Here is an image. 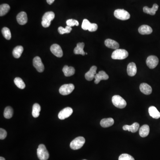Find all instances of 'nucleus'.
Masks as SVG:
<instances>
[{
    "mask_svg": "<svg viewBox=\"0 0 160 160\" xmlns=\"http://www.w3.org/2000/svg\"><path fill=\"white\" fill-rule=\"evenodd\" d=\"M138 32L142 35H148L153 32V29L149 25H142L138 29Z\"/></svg>",
    "mask_w": 160,
    "mask_h": 160,
    "instance_id": "obj_19",
    "label": "nucleus"
},
{
    "mask_svg": "<svg viewBox=\"0 0 160 160\" xmlns=\"http://www.w3.org/2000/svg\"><path fill=\"white\" fill-rule=\"evenodd\" d=\"M158 5L157 4H153L152 8H149L147 6H145L143 8V11L144 13L149 14L151 15H154L156 14V11L158 9Z\"/></svg>",
    "mask_w": 160,
    "mask_h": 160,
    "instance_id": "obj_22",
    "label": "nucleus"
},
{
    "mask_svg": "<svg viewBox=\"0 0 160 160\" xmlns=\"http://www.w3.org/2000/svg\"><path fill=\"white\" fill-rule=\"evenodd\" d=\"M50 51L53 55L58 58H61L63 56L62 50V48L58 44H54L50 47Z\"/></svg>",
    "mask_w": 160,
    "mask_h": 160,
    "instance_id": "obj_12",
    "label": "nucleus"
},
{
    "mask_svg": "<svg viewBox=\"0 0 160 160\" xmlns=\"http://www.w3.org/2000/svg\"><path fill=\"white\" fill-rule=\"evenodd\" d=\"M55 0H46L47 2L48 3L49 5L52 4L53 2Z\"/></svg>",
    "mask_w": 160,
    "mask_h": 160,
    "instance_id": "obj_37",
    "label": "nucleus"
},
{
    "mask_svg": "<svg viewBox=\"0 0 160 160\" xmlns=\"http://www.w3.org/2000/svg\"><path fill=\"white\" fill-rule=\"evenodd\" d=\"M10 9V6L7 4H3L0 6V16L2 17L7 14Z\"/></svg>",
    "mask_w": 160,
    "mask_h": 160,
    "instance_id": "obj_30",
    "label": "nucleus"
},
{
    "mask_svg": "<svg viewBox=\"0 0 160 160\" xmlns=\"http://www.w3.org/2000/svg\"><path fill=\"white\" fill-rule=\"evenodd\" d=\"M85 46L84 43H78L77 44V46L74 49V53L75 54H81L84 56L86 54V52L84 51V48Z\"/></svg>",
    "mask_w": 160,
    "mask_h": 160,
    "instance_id": "obj_24",
    "label": "nucleus"
},
{
    "mask_svg": "<svg viewBox=\"0 0 160 160\" xmlns=\"http://www.w3.org/2000/svg\"><path fill=\"white\" fill-rule=\"evenodd\" d=\"M150 129L148 125H142L139 130V134L142 137H145L149 134Z\"/></svg>",
    "mask_w": 160,
    "mask_h": 160,
    "instance_id": "obj_26",
    "label": "nucleus"
},
{
    "mask_svg": "<svg viewBox=\"0 0 160 160\" xmlns=\"http://www.w3.org/2000/svg\"><path fill=\"white\" fill-rule=\"evenodd\" d=\"M109 76L104 71H101L95 76V83L98 84L101 80H106L109 79Z\"/></svg>",
    "mask_w": 160,
    "mask_h": 160,
    "instance_id": "obj_13",
    "label": "nucleus"
},
{
    "mask_svg": "<svg viewBox=\"0 0 160 160\" xmlns=\"http://www.w3.org/2000/svg\"><path fill=\"white\" fill-rule=\"evenodd\" d=\"M149 113L151 117L154 119H158L160 118V113L155 107L152 106L149 109Z\"/></svg>",
    "mask_w": 160,
    "mask_h": 160,
    "instance_id": "obj_23",
    "label": "nucleus"
},
{
    "mask_svg": "<svg viewBox=\"0 0 160 160\" xmlns=\"http://www.w3.org/2000/svg\"><path fill=\"white\" fill-rule=\"evenodd\" d=\"M13 109L10 106L6 107L4 112V116L6 119H10L13 115Z\"/></svg>",
    "mask_w": 160,
    "mask_h": 160,
    "instance_id": "obj_29",
    "label": "nucleus"
},
{
    "mask_svg": "<svg viewBox=\"0 0 160 160\" xmlns=\"http://www.w3.org/2000/svg\"><path fill=\"white\" fill-rule=\"evenodd\" d=\"M7 136V132L4 129L1 128L0 129V139L3 140L5 139Z\"/></svg>",
    "mask_w": 160,
    "mask_h": 160,
    "instance_id": "obj_36",
    "label": "nucleus"
},
{
    "mask_svg": "<svg viewBox=\"0 0 160 160\" xmlns=\"http://www.w3.org/2000/svg\"></svg>",
    "mask_w": 160,
    "mask_h": 160,
    "instance_id": "obj_39",
    "label": "nucleus"
},
{
    "mask_svg": "<svg viewBox=\"0 0 160 160\" xmlns=\"http://www.w3.org/2000/svg\"><path fill=\"white\" fill-rule=\"evenodd\" d=\"M106 46L112 49H117L119 48V44L117 41L110 39H107L105 41Z\"/></svg>",
    "mask_w": 160,
    "mask_h": 160,
    "instance_id": "obj_18",
    "label": "nucleus"
},
{
    "mask_svg": "<svg viewBox=\"0 0 160 160\" xmlns=\"http://www.w3.org/2000/svg\"><path fill=\"white\" fill-rule=\"evenodd\" d=\"M14 82L17 87L20 89H24L25 87V85L23 81L20 78H16L14 80Z\"/></svg>",
    "mask_w": 160,
    "mask_h": 160,
    "instance_id": "obj_31",
    "label": "nucleus"
},
{
    "mask_svg": "<svg viewBox=\"0 0 160 160\" xmlns=\"http://www.w3.org/2000/svg\"><path fill=\"white\" fill-rule=\"evenodd\" d=\"M146 64L148 67L153 69L157 67L159 63V59L155 56H148L146 60Z\"/></svg>",
    "mask_w": 160,
    "mask_h": 160,
    "instance_id": "obj_9",
    "label": "nucleus"
},
{
    "mask_svg": "<svg viewBox=\"0 0 160 160\" xmlns=\"http://www.w3.org/2000/svg\"><path fill=\"white\" fill-rule=\"evenodd\" d=\"M129 55L128 52L124 49H116L112 54V58L114 60H123L126 58Z\"/></svg>",
    "mask_w": 160,
    "mask_h": 160,
    "instance_id": "obj_2",
    "label": "nucleus"
},
{
    "mask_svg": "<svg viewBox=\"0 0 160 160\" xmlns=\"http://www.w3.org/2000/svg\"><path fill=\"white\" fill-rule=\"evenodd\" d=\"M97 67L96 66H93L90 68V70L85 74V78L87 81H91L94 78L96 75Z\"/></svg>",
    "mask_w": 160,
    "mask_h": 160,
    "instance_id": "obj_14",
    "label": "nucleus"
},
{
    "mask_svg": "<svg viewBox=\"0 0 160 160\" xmlns=\"http://www.w3.org/2000/svg\"><path fill=\"white\" fill-rule=\"evenodd\" d=\"M112 101L114 106L119 109H123L127 105L126 101L119 95H114L113 96Z\"/></svg>",
    "mask_w": 160,
    "mask_h": 160,
    "instance_id": "obj_5",
    "label": "nucleus"
},
{
    "mask_svg": "<svg viewBox=\"0 0 160 160\" xmlns=\"http://www.w3.org/2000/svg\"><path fill=\"white\" fill-rule=\"evenodd\" d=\"M17 20L19 24L24 25L28 21L27 15L25 12H21L17 16Z\"/></svg>",
    "mask_w": 160,
    "mask_h": 160,
    "instance_id": "obj_15",
    "label": "nucleus"
},
{
    "mask_svg": "<svg viewBox=\"0 0 160 160\" xmlns=\"http://www.w3.org/2000/svg\"><path fill=\"white\" fill-rule=\"evenodd\" d=\"M41 108L40 106L37 103H35L33 106L32 115L34 118H37L40 115Z\"/></svg>",
    "mask_w": 160,
    "mask_h": 160,
    "instance_id": "obj_28",
    "label": "nucleus"
},
{
    "mask_svg": "<svg viewBox=\"0 0 160 160\" xmlns=\"http://www.w3.org/2000/svg\"><path fill=\"white\" fill-rule=\"evenodd\" d=\"M127 73L130 77L134 76L137 74V68L134 63L131 62L127 66Z\"/></svg>",
    "mask_w": 160,
    "mask_h": 160,
    "instance_id": "obj_16",
    "label": "nucleus"
},
{
    "mask_svg": "<svg viewBox=\"0 0 160 160\" xmlns=\"http://www.w3.org/2000/svg\"><path fill=\"white\" fill-rule=\"evenodd\" d=\"M114 15L118 19L122 21L127 20L130 17V14L123 9H116L114 12Z\"/></svg>",
    "mask_w": 160,
    "mask_h": 160,
    "instance_id": "obj_6",
    "label": "nucleus"
},
{
    "mask_svg": "<svg viewBox=\"0 0 160 160\" xmlns=\"http://www.w3.org/2000/svg\"><path fill=\"white\" fill-rule=\"evenodd\" d=\"M72 30V29L71 27L70 26H68L67 25L66 26V27L65 28H64L62 27H59L58 29V30L59 33L60 34H64V33H70L71 31V30Z\"/></svg>",
    "mask_w": 160,
    "mask_h": 160,
    "instance_id": "obj_33",
    "label": "nucleus"
},
{
    "mask_svg": "<svg viewBox=\"0 0 160 160\" xmlns=\"http://www.w3.org/2000/svg\"><path fill=\"white\" fill-rule=\"evenodd\" d=\"M73 113V109L70 107H66L59 112L58 117L60 120H64L71 116Z\"/></svg>",
    "mask_w": 160,
    "mask_h": 160,
    "instance_id": "obj_10",
    "label": "nucleus"
},
{
    "mask_svg": "<svg viewBox=\"0 0 160 160\" xmlns=\"http://www.w3.org/2000/svg\"><path fill=\"white\" fill-rule=\"evenodd\" d=\"M139 128V124L137 122L133 123L131 125H125L123 127V130H128L130 131L132 133H136Z\"/></svg>",
    "mask_w": 160,
    "mask_h": 160,
    "instance_id": "obj_21",
    "label": "nucleus"
},
{
    "mask_svg": "<svg viewBox=\"0 0 160 160\" xmlns=\"http://www.w3.org/2000/svg\"><path fill=\"white\" fill-rule=\"evenodd\" d=\"M66 24L68 26H70V27H73L74 25L76 26H78L79 22L78 21L76 20L73 19H68L67 20Z\"/></svg>",
    "mask_w": 160,
    "mask_h": 160,
    "instance_id": "obj_35",
    "label": "nucleus"
},
{
    "mask_svg": "<svg viewBox=\"0 0 160 160\" xmlns=\"http://www.w3.org/2000/svg\"><path fill=\"white\" fill-rule=\"evenodd\" d=\"M74 86L72 84H64L60 88L59 93L62 95H67L73 92Z\"/></svg>",
    "mask_w": 160,
    "mask_h": 160,
    "instance_id": "obj_8",
    "label": "nucleus"
},
{
    "mask_svg": "<svg viewBox=\"0 0 160 160\" xmlns=\"http://www.w3.org/2000/svg\"><path fill=\"white\" fill-rule=\"evenodd\" d=\"M37 155L39 160H47L49 158V153L45 145L40 144L37 149Z\"/></svg>",
    "mask_w": 160,
    "mask_h": 160,
    "instance_id": "obj_3",
    "label": "nucleus"
},
{
    "mask_svg": "<svg viewBox=\"0 0 160 160\" xmlns=\"http://www.w3.org/2000/svg\"><path fill=\"white\" fill-rule=\"evenodd\" d=\"M33 66L40 73L43 72L44 70V66L39 56H36L33 58Z\"/></svg>",
    "mask_w": 160,
    "mask_h": 160,
    "instance_id": "obj_11",
    "label": "nucleus"
},
{
    "mask_svg": "<svg viewBox=\"0 0 160 160\" xmlns=\"http://www.w3.org/2000/svg\"><path fill=\"white\" fill-rule=\"evenodd\" d=\"M55 17V14L53 12L49 11L45 13L42 18L41 24L44 28H47L50 25L51 22Z\"/></svg>",
    "mask_w": 160,
    "mask_h": 160,
    "instance_id": "obj_1",
    "label": "nucleus"
},
{
    "mask_svg": "<svg viewBox=\"0 0 160 160\" xmlns=\"http://www.w3.org/2000/svg\"><path fill=\"white\" fill-rule=\"evenodd\" d=\"M140 90L141 92L145 95L150 94L152 92V87L145 83L141 84L140 86Z\"/></svg>",
    "mask_w": 160,
    "mask_h": 160,
    "instance_id": "obj_17",
    "label": "nucleus"
},
{
    "mask_svg": "<svg viewBox=\"0 0 160 160\" xmlns=\"http://www.w3.org/2000/svg\"><path fill=\"white\" fill-rule=\"evenodd\" d=\"M62 71L65 76L70 77L74 74L75 70L73 67L65 66L63 68Z\"/></svg>",
    "mask_w": 160,
    "mask_h": 160,
    "instance_id": "obj_25",
    "label": "nucleus"
},
{
    "mask_svg": "<svg viewBox=\"0 0 160 160\" xmlns=\"http://www.w3.org/2000/svg\"><path fill=\"white\" fill-rule=\"evenodd\" d=\"M85 143V138L82 137H78L72 141L70 144V147L72 149L77 150L81 149Z\"/></svg>",
    "mask_w": 160,
    "mask_h": 160,
    "instance_id": "obj_4",
    "label": "nucleus"
},
{
    "mask_svg": "<svg viewBox=\"0 0 160 160\" xmlns=\"http://www.w3.org/2000/svg\"><path fill=\"white\" fill-rule=\"evenodd\" d=\"M0 160H5V159L4 157H0Z\"/></svg>",
    "mask_w": 160,
    "mask_h": 160,
    "instance_id": "obj_38",
    "label": "nucleus"
},
{
    "mask_svg": "<svg viewBox=\"0 0 160 160\" xmlns=\"http://www.w3.org/2000/svg\"><path fill=\"white\" fill-rule=\"evenodd\" d=\"M23 50V47L22 46H17L13 49V55L16 58H19L21 56Z\"/></svg>",
    "mask_w": 160,
    "mask_h": 160,
    "instance_id": "obj_27",
    "label": "nucleus"
},
{
    "mask_svg": "<svg viewBox=\"0 0 160 160\" xmlns=\"http://www.w3.org/2000/svg\"><path fill=\"white\" fill-rule=\"evenodd\" d=\"M82 28L84 30H89L90 32H94L98 29V26L96 24L91 23L89 20L85 19L83 21Z\"/></svg>",
    "mask_w": 160,
    "mask_h": 160,
    "instance_id": "obj_7",
    "label": "nucleus"
},
{
    "mask_svg": "<svg viewBox=\"0 0 160 160\" xmlns=\"http://www.w3.org/2000/svg\"><path fill=\"white\" fill-rule=\"evenodd\" d=\"M119 160H135L134 158L131 155L126 153L122 154L119 156Z\"/></svg>",
    "mask_w": 160,
    "mask_h": 160,
    "instance_id": "obj_34",
    "label": "nucleus"
},
{
    "mask_svg": "<svg viewBox=\"0 0 160 160\" xmlns=\"http://www.w3.org/2000/svg\"><path fill=\"white\" fill-rule=\"evenodd\" d=\"M114 123V119L112 118H108L102 119L100 122V125L103 128H107L112 126Z\"/></svg>",
    "mask_w": 160,
    "mask_h": 160,
    "instance_id": "obj_20",
    "label": "nucleus"
},
{
    "mask_svg": "<svg viewBox=\"0 0 160 160\" xmlns=\"http://www.w3.org/2000/svg\"><path fill=\"white\" fill-rule=\"evenodd\" d=\"M3 36L7 40H9L11 39V33L10 29L7 27H4L2 29Z\"/></svg>",
    "mask_w": 160,
    "mask_h": 160,
    "instance_id": "obj_32",
    "label": "nucleus"
}]
</instances>
